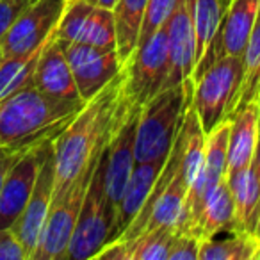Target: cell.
Here are the masks:
<instances>
[{
  "label": "cell",
  "mask_w": 260,
  "mask_h": 260,
  "mask_svg": "<svg viewBox=\"0 0 260 260\" xmlns=\"http://www.w3.org/2000/svg\"><path fill=\"white\" fill-rule=\"evenodd\" d=\"M258 244L249 232L230 230L223 239L212 237L200 244L198 260H255Z\"/></svg>",
  "instance_id": "cell-24"
},
{
  "label": "cell",
  "mask_w": 260,
  "mask_h": 260,
  "mask_svg": "<svg viewBox=\"0 0 260 260\" xmlns=\"http://www.w3.org/2000/svg\"><path fill=\"white\" fill-rule=\"evenodd\" d=\"M34 2L36 0H0V40L6 36L16 18Z\"/></svg>",
  "instance_id": "cell-30"
},
{
  "label": "cell",
  "mask_w": 260,
  "mask_h": 260,
  "mask_svg": "<svg viewBox=\"0 0 260 260\" xmlns=\"http://www.w3.org/2000/svg\"><path fill=\"white\" fill-rule=\"evenodd\" d=\"M173 237L175 228H157L132 241H125L130 260H168Z\"/></svg>",
  "instance_id": "cell-27"
},
{
  "label": "cell",
  "mask_w": 260,
  "mask_h": 260,
  "mask_svg": "<svg viewBox=\"0 0 260 260\" xmlns=\"http://www.w3.org/2000/svg\"><path fill=\"white\" fill-rule=\"evenodd\" d=\"M192 79L157 93L141 107L136 126L134 155L138 162L166 159L192 104Z\"/></svg>",
  "instance_id": "cell-3"
},
{
  "label": "cell",
  "mask_w": 260,
  "mask_h": 260,
  "mask_svg": "<svg viewBox=\"0 0 260 260\" xmlns=\"http://www.w3.org/2000/svg\"><path fill=\"white\" fill-rule=\"evenodd\" d=\"M224 177H226L235 205V219L232 230H242L251 234L256 207L260 202V182L255 168L251 164L244 170H239L232 175H224Z\"/></svg>",
  "instance_id": "cell-21"
},
{
  "label": "cell",
  "mask_w": 260,
  "mask_h": 260,
  "mask_svg": "<svg viewBox=\"0 0 260 260\" xmlns=\"http://www.w3.org/2000/svg\"><path fill=\"white\" fill-rule=\"evenodd\" d=\"M86 105L82 98H57L34 84L0 100V145L30 150L55 141Z\"/></svg>",
  "instance_id": "cell-2"
},
{
  "label": "cell",
  "mask_w": 260,
  "mask_h": 260,
  "mask_svg": "<svg viewBox=\"0 0 260 260\" xmlns=\"http://www.w3.org/2000/svg\"><path fill=\"white\" fill-rule=\"evenodd\" d=\"M0 146H2V145H0Z\"/></svg>",
  "instance_id": "cell-39"
},
{
  "label": "cell",
  "mask_w": 260,
  "mask_h": 260,
  "mask_svg": "<svg viewBox=\"0 0 260 260\" xmlns=\"http://www.w3.org/2000/svg\"><path fill=\"white\" fill-rule=\"evenodd\" d=\"M141 107H136L125 125L119 128L118 134L112 138L104 152V189L109 209L112 214H118L119 202L130 180V175L136 166V126Z\"/></svg>",
  "instance_id": "cell-14"
},
{
  "label": "cell",
  "mask_w": 260,
  "mask_h": 260,
  "mask_svg": "<svg viewBox=\"0 0 260 260\" xmlns=\"http://www.w3.org/2000/svg\"><path fill=\"white\" fill-rule=\"evenodd\" d=\"M4 61V50H2V45H0V64Z\"/></svg>",
  "instance_id": "cell-36"
},
{
  "label": "cell",
  "mask_w": 260,
  "mask_h": 260,
  "mask_svg": "<svg viewBox=\"0 0 260 260\" xmlns=\"http://www.w3.org/2000/svg\"><path fill=\"white\" fill-rule=\"evenodd\" d=\"M25 152L27 150L13 148V146H0V191H2V185H4V180L11 168L22 159Z\"/></svg>",
  "instance_id": "cell-32"
},
{
  "label": "cell",
  "mask_w": 260,
  "mask_h": 260,
  "mask_svg": "<svg viewBox=\"0 0 260 260\" xmlns=\"http://www.w3.org/2000/svg\"><path fill=\"white\" fill-rule=\"evenodd\" d=\"M66 0H36L9 27L0 40L4 57L29 54L40 48L57 29Z\"/></svg>",
  "instance_id": "cell-12"
},
{
  "label": "cell",
  "mask_w": 260,
  "mask_h": 260,
  "mask_svg": "<svg viewBox=\"0 0 260 260\" xmlns=\"http://www.w3.org/2000/svg\"><path fill=\"white\" fill-rule=\"evenodd\" d=\"M230 0H191L196 62L212 41ZM196 66V64H194Z\"/></svg>",
  "instance_id": "cell-25"
},
{
  "label": "cell",
  "mask_w": 260,
  "mask_h": 260,
  "mask_svg": "<svg viewBox=\"0 0 260 260\" xmlns=\"http://www.w3.org/2000/svg\"><path fill=\"white\" fill-rule=\"evenodd\" d=\"M251 235H253V239L256 241V244H258V249H260V210H258V216H256V219H255V224H253Z\"/></svg>",
  "instance_id": "cell-35"
},
{
  "label": "cell",
  "mask_w": 260,
  "mask_h": 260,
  "mask_svg": "<svg viewBox=\"0 0 260 260\" xmlns=\"http://www.w3.org/2000/svg\"><path fill=\"white\" fill-rule=\"evenodd\" d=\"M180 0H148L145 11V18H143V25L139 30V43H145L155 30H159L164 23L170 20L173 11L177 9Z\"/></svg>",
  "instance_id": "cell-28"
},
{
  "label": "cell",
  "mask_w": 260,
  "mask_h": 260,
  "mask_svg": "<svg viewBox=\"0 0 260 260\" xmlns=\"http://www.w3.org/2000/svg\"><path fill=\"white\" fill-rule=\"evenodd\" d=\"M146 4L148 0H118L112 9L116 20V47L123 62L128 61L138 47Z\"/></svg>",
  "instance_id": "cell-22"
},
{
  "label": "cell",
  "mask_w": 260,
  "mask_h": 260,
  "mask_svg": "<svg viewBox=\"0 0 260 260\" xmlns=\"http://www.w3.org/2000/svg\"><path fill=\"white\" fill-rule=\"evenodd\" d=\"M255 260H260V249L256 251V256H255Z\"/></svg>",
  "instance_id": "cell-38"
},
{
  "label": "cell",
  "mask_w": 260,
  "mask_h": 260,
  "mask_svg": "<svg viewBox=\"0 0 260 260\" xmlns=\"http://www.w3.org/2000/svg\"><path fill=\"white\" fill-rule=\"evenodd\" d=\"M168 32V75L164 89L178 86L191 79L194 72V30H192V6L191 0H180L173 15L166 22Z\"/></svg>",
  "instance_id": "cell-16"
},
{
  "label": "cell",
  "mask_w": 260,
  "mask_h": 260,
  "mask_svg": "<svg viewBox=\"0 0 260 260\" xmlns=\"http://www.w3.org/2000/svg\"><path fill=\"white\" fill-rule=\"evenodd\" d=\"M116 217L109 209L104 189V153L89 182L75 230L68 246L66 260L96 258V255L112 241Z\"/></svg>",
  "instance_id": "cell-4"
},
{
  "label": "cell",
  "mask_w": 260,
  "mask_h": 260,
  "mask_svg": "<svg viewBox=\"0 0 260 260\" xmlns=\"http://www.w3.org/2000/svg\"><path fill=\"white\" fill-rule=\"evenodd\" d=\"M43 47L45 43L29 54L4 57V61L0 64V100H4L6 96L18 91L20 87L32 84L36 62Z\"/></svg>",
  "instance_id": "cell-26"
},
{
  "label": "cell",
  "mask_w": 260,
  "mask_h": 260,
  "mask_svg": "<svg viewBox=\"0 0 260 260\" xmlns=\"http://www.w3.org/2000/svg\"><path fill=\"white\" fill-rule=\"evenodd\" d=\"M258 8L260 0H230L212 41L203 52L200 61L196 62L191 77L192 82H196L210 66L216 64L223 57H228V55L242 57L244 55Z\"/></svg>",
  "instance_id": "cell-8"
},
{
  "label": "cell",
  "mask_w": 260,
  "mask_h": 260,
  "mask_svg": "<svg viewBox=\"0 0 260 260\" xmlns=\"http://www.w3.org/2000/svg\"><path fill=\"white\" fill-rule=\"evenodd\" d=\"M50 143L27 150L22 159L8 173L2 191H0V230L11 228L22 216L23 209L32 194L38 171H40V166Z\"/></svg>",
  "instance_id": "cell-15"
},
{
  "label": "cell",
  "mask_w": 260,
  "mask_h": 260,
  "mask_svg": "<svg viewBox=\"0 0 260 260\" xmlns=\"http://www.w3.org/2000/svg\"><path fill=\"white\" fill-rule=\"evenodd\" d=\"M232 121L223 119L217 123L209 134H205V160L196 180L192 182L184 202V210L175 228V234L189 235L192 224L196 223L203 203L207 202L212 191L217 187L226 173V148L230 136Z\"/></svg>",
  "instance_id": "cell-7"
},
{
  "label": "cell",
  "mask_w": 260,
  "mask_h": 260,
  "mask_svg": "<svg viewBox=\"0 0 260 260\" xmlns=\"http://www.w3.org/2000/svg\"><path fill=\"white\" fill-rule=\"evenodd\" d=\"M32 84L43 93L57 98H80L72 68L57 38V30L48 36L34 70Z\"/></svg>",
  "instance_id": "cell-17"
},
{
  "label": "cell",
  "mask_w": 260,
  "mask_h": 260,
  "mask_svg": "<svg viewBox=\"0 0 260 260\" xmlns=\"http://www.w3.org/2000/svg\"><path fill=\"white\" fill-rule=\"evenodd\" d=\"M232 121L226 148V173L232 175L239 170L251 166L255 157L258 130V102H249L235 109L228 118Z\"/></svg>",
  "instance_id": "cell-18"
},
{
  "label": "cell",
  "mask_w": 260,
  "mask_h": 260,
  "mask_svg": "<svg viewBox=\"0 0 260 260\" xmlns=\"http://www.w3.org/2000/svg\"><path fill=\"white\" fill-rule=\"evenodd\" d=\"M86 2H89V4L96 6V8H104V9H114L116 2L118 0H86Z\"/></svg>",
  "instance_id": "cell-34"
},
{
  "label": "cell",
  "mask_w": 260,
  "mask_h": 260,
  "mask_svg": "<svg viewBox=\"0 0 260 260\" xmlns=\"http://www.w3.org/2000/svg\"><path fill=\"white\" fill-rule=\"evenodd\" d=\"M0 260H27L25 251L11 228L0 230Z\"/></svg>",
  "instance_id": "cell-31"
},
{
  "label": "cell",
  "mask_w": 260,
  "mask_h": 260,
  "mask_svg": "<svg viewBox=\"0 0 260 260\" xmlns=\"http://www.w3.org/2000/svg\"><path fill=\"white\" fill-rule=\"evenodd\" d=\"M258 130H260V98H258Z\"/></svg>",
  "instance_id": "cell-37"
},
{
  "label": "cell",
  "mask_w": 260,
  "mask_h": 260,
  "mask_svg": "<svg viewBox=\"0 0 260 260\" xmlns=\"http://www.w3.org/2000/svg\"><path fill=\"white\" fill-rule=\"evenodd\" d=\"M62 50L72 68L77 89L84 102L100 93L119 72L125 62L119 57L118 48L93 47L86 43L62 41Z\"/></svg>",
  "instance_id": "cell-10"
},
{
  "label": "cell",
  "mask_w": 260,
  "mask_h": 260,
  "mask_svg": "<svg viewBox=\"0 0 260 260\" xmlns=\"http://www.w3.org/2000/svg\"><path fill=\"white\" fill-rule=\"evenodd\" d=\"M244 75V59L228 55L212 64L198 80L192 91V107L205 134L230 116V105Z\"/></svg>",
  "instance_id": "cell-6"
},
{
  "label": "cell",
  "mask_w": 260,
  "mask_h": 260,
  "mask_svg": "<svg viewBox=\"0 0 260 260\" xmlns=\"http://www.w3.org/2000/svg\"><path fill=\"white\" fill-rule=\"evenodd\" d=\"M200 241L192 235L175 234L168 260H198Z\"/></svg>",
  "instance_id": "cell-29"
},
{
  "label": "cell",
  "mask_w": 260,
  "mask_h": 260,
  "mask_svg": "<svg viewBox=\"0 0 260 260\" xmlns=\"http://www.w3.org/2000/svg\"><path fill=\"white\" fill-rule=\"evenodd\" d=\"M242 59H244V75H242L237 94L230 105V114L235 109L249 102H258L260 98V8Z\"/></svg>",
  "instance_id": "cell-23"
},
{
  "label": "cell",
  "mask_w": 260,
  "mask_h": 260,
  "mask_svg": "<svg viewBox=\"0 0 260 260\" xmlns=\"http://www.w3.org/2000/svg\"><path fill=\"white\" fill-rule=\"evenodd\" d=\"M54 178H55V159H54V143H50L45 153V159L38 171L36 184H34L32 194L23 209L22 216L18 217L11 230L18 237L25 258L32 260V255L38 248L41 232L47 223L48 212L52 207V196H54Z\"/></svg>",
  "instance_id": "cell-13"
},
{
  "label": "cell",
  "mask_w": 260,
  "mask_h": 260,
  "mask_svg": "<svg viewBox=\"0 0 260 260\" xmlns=\"http://www.w3.org/2000/svg\"><path fill=\"white\" fill-rule=\"evenodd\" d=\"M100 159L94 160L87 170H84L57 200H52L50 212H48L47 223L41 232L32 260H66L68 246L73 230H75L77 219H79L80 209H82L84 198L89 189L91 177Z\"/></svg>",
  "instance_id": "cell-5"
},
{
  "label": "cell",
  "mask_w": 260,
  "mask_h": 260,
  "mask_svg": "<svg viewBox=\"0 0 260 260\" xmlns=\"http://www.w3.org/2000/svg\"><path fill=\"white\" fill-rule=\"evenodd\" d=\"M55 30L57 38L62 41L118 48L114 11L96 8L86 0H66L64 11Z\"/></svg>",
  "instance_id": "cell-11"
},
{
  "label": "cell",
  "mask_w": 260,
  "mask_h": 260,
  "mask_svg": "<svg viewBox=\"0 0 260 260\" xmlns=\"http://www.w3.org/2000/svg\"><path fill=\"white\" fill-rule=\"evenodd\" d=\"M235 219V205L232 198V191L228 187L226 177L217 184L212 194L203 203L196 223L192 224L189 235L198 239L200 244L209 239L216 237L221 232H228L234 228Z\"/></svg>",
  "instance_id": "cell-20"
},
{
  "label": "cell",
  "mask_w": 260,
  "mask_h": 260,
  "mask_svg": "<svg viewBox=\"0 0 260 260\" xmlns=\"http://www.w3.org/2000/svg\"><path fill=\"white\" fill-rule=\"evenodd\" d=\"M166 159H157L152 162H138L134 166V171L130 175V180L126 184V189L118 207L114 230H112V241L121 237V234L128 228V224L136 219L138 212L152 192L153 184H155Z\"/></svg>",
  "instance_id": "cell-19"
},
{
  "label": "cell",
  "mask_w": 260,
  "mask_h": 260,
  "mask_svg": "<svg viewBox=\"0 0 260 260\" xmlns=\"http://www.w3.org/2000/svg\"><path fill=\"white\" fill-rule=\"evenodd\" d=\"M253 168L256 171V177H258V182H260V138H258V143H256V150H255V157H253ZM258 210H260V202H258V207H256V214H255V219L258 216ZM255 224V223H253ZM253 230V228H251Z\"/></svg>",
  "instance_id": "cell-33"
},
{
  "label": "cell",
  "mask_w": 260,
  "mask_h": 260,
  "mask_svg": "<svg viewBox=\"0 0 260 260\" xmlns=\"http://www.w3.org/2000/svg\"><path fill=\"white\" fill-rule=\"evenodd\" d=\"M136 107L139 105L128 94L126 68L123 64L121 72L86 102L54 141L55 178L52 200H57L84 170L100 159Z\"/></svg>",
  "instance_id": "cell-1"
},
{
  "label": "cell",
  "mask_w": 260,
  "mask_h": 260,
  "mask_svg": "<svg viewBox=\"0 0 260 260\" xmlns=\"http://www.w3.org/2000/svg\"><path fill=\"white\" fill-rule=\"evenodd\" d=\"M168 66V32L164 23L145 43H139L125 62L126 89L139 107L162 91Z\"/></svg>",
  "instance_id": "cell-9"
}]
</instances>
